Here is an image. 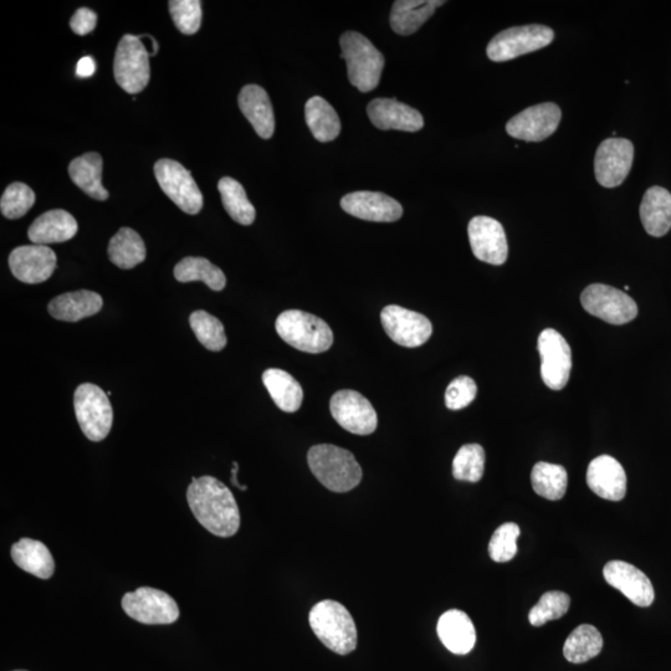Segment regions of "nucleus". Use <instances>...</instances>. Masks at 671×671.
Listing matches in <instances>:
<instances>
[{"mask_svg": "<svg viewBox=\"0 0 671 671\" xmlns=\"http://www.w3.org/2000/svg\"><path fill=\"white\" fill-rule=\"evenodd\" d=\"M562 112L553 102L529 107L507 122L506 132L516 140L541 142L556 132Z\"/></svg>", "mask_w": 671, "mask_h": 671, "instance_id": "obj_16", "label": "nucleus"}, {"mask_svg": "<svg viewBox=\"0 0 671 671\" xmlns=\"http://www.w3.org/2000/svg\"><path fill=\"white\" fill-rule=\"evenodd\" d=\"M332 417L347 432L370 435L376 432L378 418L375 408L366 397L356 391L343 389L331 398Z\"/></svg>", "mask_w": 671, "mask_h": 671, "instance_id": "obj_14", "label": "nucleus"}, {"mask_svg": "<svg viewBox=\"0 0 671 671\" xmlns=\"http://www.w3.org/2000/svg\"><path fill=\"white\" fill-rule=\"evenodd\" d=\"M519 525L507 522L494 532L489 544L491 560L499 563L509 562L516 556L517 539L520 536Z\"/></svg>", "mask_w": 671, "mask_h": 671, "instance_id": "obj_43", "label": "nucleus"}, {"mask_svg": "<svg viewBox=\"0 0 671 671\" xmlns=\"http://www.w3.org/2000/svg\"><path fill=\"white\" fill-rule=\"evenodd\" d=\"M187 501L204 529L218 537H232L239 531L240 511L232 491L213 476L193 478Z\"/></svg>", "mask_w": 671, "mask_h": 671, "instance_id": "obj_1", "label": "nucleus"}, {"mask_svg": "<svg viewBox=\"0 0 671 671\" xmlns=\"http://www.w3.org/2000/svg\"><path fill=\"white\" fill-rule=\"evenodd\" d=\"M555 39V32L546 25H522L496 34L486 49L491 61L504 63L521 55L544 49Z\"/></svg>", "mask_w": 671, "mask_h": 671, "instance_id": "obj_8", "label": "nucleus"}, {"mask_svg": "<svg viewBox=\"0 0 671 671\" xmlns=\"http://www.w3.org/2000/svg\"><path fill=\"white\" fill-rule=\"evenodd\" d=\"M444 3L442 0H397L389 18L393 32L404 37L416 33Z\"/></svg>", "mask_w": 671, "mask_h": 671, "instance_id": "obj_28", "label": "nucleus"}, {"mask_svg": "<svg viewBox=\"0 0 671 671\" xmlns=\"http://www.w3.org/2000/svg\"><path fill=\"white\" fill-rule=\"evenodd\" d=\"M97 24V15L89 8H80L76 10L73 18L70 20V27L75 34L84 37V35L94 32Z\"/></svg>", "mask_w": 671, "mask_h": 671, "instance_id": "obj_45", "label": "nucleus"}, {"mask_svg": "<svg viewBox=\"0 0 671 671\" xmlns=\"http://www.w3.org/2000/svg\"><path fill=\"white\" fill-rule=\"evenodd\" d=\"M35 193L27 184L15 182L5 189L0 209L2 214L8 219H19L33 208L35 204Z\"/></svg>", "mask_w": 671, "mask_h": 671, "instance_id": "obj_41", "label": "nucleus"}, {"mask_svg": "<svg viewBox=\"0 0 671 671\" xmlns=\"http://www.w3.org/2000/svg\"><path fill=\"white\" fill-rule=\"evenodd\" d=\"M604 580L622 592L638 607H649L654 602L652 582L639 568L623 561L608 562L603 568Z\"/></svg>", "mask_w": 671, "mask_h": 671, "instance_id": "obj_19", "label": "nucleus"}, {"mask_svg": "<svg viewBox=\"0 0 671 671\" xmlns=\"http://www.w3.org/2000/svg\"><path fill=\"white\" fill-rule=\"evenodd\" d=\"M341 207L352 217L376 223H392L402 218L403 208L396 199L377 192H355L341 199Z\"/></svg>", "mask_w": 671, "mask_h": 671, "instance_id": "obj_20", "label": "nucleus"}, {"mask_svg": "<svg viewBox=\"0 0 671 671\" xmlns=\"http://www.w3.org/2000/svg\"><path fill=\"white\" fill-rule=\"evenodd\" d=\"M276 332L296 350L322 353L334 343V332L320 317L300 310L283 312L276 320Z\"/></svg>", "mask_w": 671, "mask_h": 671, "instance_id": "obj_5", "label": "nucleus"}, {"mask_svg": "<svg viewBox=\"0 0 671 671\" xmlns=\"http://www.w3.org/2000/svg\"><path fill=\"white\" fill-rule=\"evenodd\" d=\"M243 115L252 124L254 130L264 140H269L275 132V116L270 97L263 87L244 86L238 97Z\"/></svg>", "mask_w": 671, "mask_h": 671, "instance_id": "obj_23", "label": "nucleus"}, {"mask_svg": "<svg viewBox=\"0 0 671 671\" xmlns=\"http://www.w3.org/2000/svg\"><path fill=\"white\" fill-rule=\"evenodd\" d=\"M470 247L476 259L491 265H503L509 256V245L503 225L498 220L475 217L468 227Z\"/></svg>", "mask_w": 671, "mask_h": 671, "instance_id": "obj_17", "label": "nucleus"}, {"mask_svg": "<svg viewBox=\"0 0 671 671\" xmlns=\"http://www.w3.org/2000/svg\"><path fill=\"white\" fill-rule=\"evenodd\" d=\"M342 59L347 63L350 83L361 92L375 90L381 81L384 56L365 35L347 32L340 39Z\"/></svg>", "mask_w": 671, "mask_h": 671, "instance_id": "obj_4", "label": "nucleus"}, {"mask_svg": "<svg viewBox=\"0 0 671 671\" xmlns=\"http://www.w3.org/2000/svg\"><path fill=\"white\" fill-rule=\"evenodd\" d=\"M76 419L91 442L107 438L114 422V412L107 393L92 383L80 384L74 394Z\"/></svg>", "mask_w": 671, "mask_h": 671, "instance_id": "obj_6", "label": "nucleus"}, {"mask_svg": "<svg viewBox=\"0 0 671 671\" xmlns=\"http://www.w3.org/2000/svg\"><path fill=\"white\" fill-rule=\"evenodd\" d=\"M109 258L120 269H132L146 260V245L140 234L131 228H121L109 244Z\"/></svg>", "mask_w": 671, "mask_h": 671, "instance_id": "obj_33", "label": "nucleus"}, {"mask_svg": "<svg viewBox=\"0 0 671 671\" xmlns=\"http://www.w3.org/2000/svg\"><path fill=\"white\" fill-rule=\"evenodd\" d=\"M263 382L270 397L281 411L286 413L299 411L302 399H304V391L293 376L278 368H270L264 372Z\"/></svg>", "mask_w": 671, "mask_h": 671, "instance_id": "obj_31", "label": "nucleus"}, {"mask_svg": "<svg viewBox=\"0 0 671 671\" xmlns=\"http://www.w3.org/2000/svg\"><path fill=\"white\" fill-rule=\"evenodd\" d=\"M587 484L599 498L621 501L627 494V474L621 463L609 455H601L588 466Z\"/></svg>", "mask_w": 671, "mask_h": 671, "instance_id": "obj_21", "label": "nucleus"}, {"mask_svg": "<svg viewBox=\"0 0 671 671\" xmlns=\"http://www.w3.org/2000/svg\"><path fill=\"white\" fill-rule=\"evenodd\" d=\"M437 632L440 642L454 654H469L475 647L476 630L468 614L450 609L439 618Z\"/></svg>", "mask_w": 671, "mask_h": 671, "instance_id": "obj_25", "label": "nucleus"}, {"mask_svg": "<svg viewBox=\"0 0 671 671\" xmlns=\"http://www.w3.org/2000/svg\"><path fill=\"white\" fill-rule=\"evenodd\" d=\"M79 225L69 212L63 209L49 210L35 219L28 230L30 242L37 245L65 243L78 233Z\"/></svg>", "mask_w": 671, "mask_h": 671, "instance_id": "obj_24", "label": "nucleus"}, {"mask_svg": "<svg viewBox=\"0 0 671 671\" xmlns=\"http://www.w3.org/2000/svg\"><path fill=\"white\" fill-rule=\"evenodd\" d=\"M122 609L128 617L147 626H165L179 618L178 604L168 593L152 587H141L122 598Z\"/></svg>", "mask_w": 671, "mask_h": 671, "instance_id": "obj_9", "label": "nucleus"}, {"mask_svg": "<svg viewBox=\"0 0 671 671\" xmlns=\"http://www.w3.org/2000/svg\"><path fill=\"white\" fill-rule=\"evenodd\" d=\"M311 629L325 647L336 654L347 655L357 647V628L351 613L341 603L322 601L311 609Z\"/></svg>", "mask_w": 671, "mask_h": 671, "instance_id": "obj_3", "label": "nucleus"}, {"mask_svg": "<svg viewBox=\"0 0 671 671\" xmlns=\"http://www.w3.org/2000/svg\"><path fill=\"white\" fill-rule=\"evenodd\" d=\"M102 168L104 162L99 153L90 152L75 158L69 166V174L73 182L96 201H106L109 192L102 186Z\"/></svg>", "mask_w": 671, "mask_h": 671, "instance_id": "obj_30", "label": "nucleus"}, {"mask_svg": "<svg viewBox=\"0 0 671 671\" xmlns=\"http://www.w3.org/2000/svg\"><path fill=\"white\" fill-rule=\"evenodd\" d=\"M531 483L535 493L542 498L561 500L567 491V471L561 465L540 462L532 469Z\"/></svg>", "mask_w": 671, "mask_h": 671, "instance_id": "obj_37", "label": "nucleus"}, {"mask_svg": "<svg viewBox=\"0 0 671 671\" xmlns=\"http://www.w3.org/2000/svg\"><path fill=\"white\" fill-rule=\"evenodd\" d=\"M95 71V60L90 58V56H84L83 59H80L78 66H76V75L79 78H90V76L95 74Z\"/></svg>", "mask_w": 671, "mask_h": 671, "instance_id": "obj_46", "label": "nucleus"}, {"mask_svg": "<svg viewBox=\"0 0 671 671\" xmlns=\"http://www.w3.org/2000/svg\"><path fill=\"white\" fill-rule=\"evenodd\" d=\"M634 160V146L627 138H608L599 145L594 174L604 188H616L626 181Z\"/></svg>", "mask_w": 671, "mask_h": 671, "instance_id": "obj_13", "label": "nucleus"}, {"mask_svg": "<svg viewBox=\"0 0 671 671\" xmlns=\"http://www.w3.org/2000/svg\"><path fill=\"white\" fill-rule=\"evenodd\" d=\"M173 274L179 283L203 281L209 289L214 291H222L227 285V278H225L222 269L210 263L206 258L188 256V258L179 261Z\"/></svg>", "mask_w": 671, "mask_h": 671, "instance_id": "obj_35", "label": "nucleus"}, {"mask_svg": "<svg viewBox=\"0 0 671 671\" xmlns=\"http://www.w3.org/2000/svg\"><path fill=\"white\" fill-rule=\"evenodd\" d=\"M150 51L140 37L127 34L117 45L114 74L117 84L128 94L136 95L150 83Z\"/></svg>", "mask_w": 671, "mask_h": 671, "instance_id": "obj_7", "label": "nucleus"}, {"mask_svg": "<svg viewBox=\"0 0 671 671\" xmlns=\"http://www.w3.org/2000/svg\"><path fill=\"white\" fill-rule=\"evenodd\" d=\"M570 604L571 598L565 592L551 591L545 593L529 613L531 626L541 627L547 622L562 618L570 609Z\"/></svg>", "mask_w": 671, "mask_h": 671, "instance_id": "obj_40", "label": "nucleus"}, {"mask_svg": "<svg viewBox=\"0 0 671 671\" xmlns=\"http://www.w3.org/2000/svg\"><path fill=\"white\" fill-rule=\"evenodd\" d=\"M367 114L379 130L417 132L424 127L422 114L396 99H375L367 106Z\"/></svg>", "mask_w": 671, "mask_h": 671, "instance_id": "obj_22", "label": "nucleus"}, {"mask_svg": "<svg viewBox=\"0 0 671 671\" xmlns=\"http://www.w3.org/2000/svg\"><path fill=\"white\" fill-rule=\"evenodd\" d=\"M223 207L230 218L240 225H252L256 218L255 208L250 203L244 187L234 178L224 177L218 183Z\"/></svg>", "mask_w": 671, "mask_h": 671, "instance_id": "obj_36", "label": "nucleus"}, {"mask_svg": "<svg viewBox=\"0 0 671 671\" xmlns=\"http://www.w3.org/2000/svg\"><path fill=\"white\" fill-rule=\"evenodd\" d=\"M485 470V452L479 444H466L459 449L453 460L454 478L469 483H478Z\"/></svg>", "mask_w": 671, "mask_h": 671, "instance_id": "obj_39", "label": "nucleus"}, {"mask_svg": "<svg viewBox=\"0 0 671 671\" xmlns=\"http://www.w3.org/2000/svg\"><path fill=\"white\" fill-rule=\"evenodd\" d=\"M476 393L478 387L473 378L468 376L455 378L445 392V404L452 411H460L474 402Z\"/></svg>", "mask_w": 671, "mask_h": 671, "instance_id": "obj_44", "label": "nucleus"}, {"mask_svg": "<svg viewBox=\"0 0 671 671\" xmlns=\"http://www.w3.org/2000/svg\"><path fill=\"white\" fill-rule=\"evenodd\" d=\"M603 649L601 632L591 624L577 627L563 645V655L568 662L582 664L596 658Z\"/></svg>", "mask_w": 671, "mask_h": 671, "instance_id": "obj_34", "label": "nucleus"}, {"mask_svg": "<svg viewBox=\"0 0 671 671\" xmlns=\"http://www.w3.org/2000/svg\"><path fill=\"white\" fill-rule=\"evenodd\" d=\"M381 320L384 331L399 346H422L433 334L432 322L428 317L401 306L384 307Z\"/></svg>", "mask_w": 671, "mask_h": 671, "instance_id": "obj_15", "label": "nucleus"}, {"mask_svg": "<svg viewBox=\"0 0 671 671\" xmlns=\"http://www.w3.org/2000/svg\"><path fill=\"white\" fill-rule=\"evenodd\" d=\"M640 219L652 237L667 235L671 229V193L663 187L649 188L640 204Z\"/></svg>", "mask_w": 671, "mask_h": 671, "instance_id": "obj_27", "label": "nucleus"}, {"mask_svg": "<svg viewBox=\"0 0 671 671\" xmlns=\"http://www.w3.org/2000/svg\"><path fill=\"white\" fill-rule=\"evenodd\" d=\"M14 671H28V670H14Z\"/></svg>", "mask_w": 671, "mask_h": 671, "instance_id": "obj_48", "label": "nucleus"}, {"mask_svg": "<svg viewBox=\"0 0 671 671\" xmlns=\"http://www.w3.org/2000/svg\"><path fill=\"white\" fill-rule=\"evenodd\" d=\"M312 474L334 493H347L362 480V469L355 455L331 444L315 445L307 454Z\"/></svg>", "mask_w": 671, "mask_h": 671, "instance_id": "obj_2", "label": "nucleus"}, {"mask_svg": "<svg viewBox=\"0 0 671 671\" xmlns=\"http://www.w3.org/2000/svg\"><path fill=\"white\" fill-rule=\"evenodd\" d=\"M12 558L15 565L40 580H49L54 575V558L43 542L27 537L19 540L12 546Z\"/></svg>", "mask_w": 671, "mask_h": 671, "instance_id": "obj_29", "label": "nucleus"}, {"mask_svg": "<svg viewBox=\"0 0 671 671\" xmlns=\"http://www.w3.org/2000/svg\"><path fill=\"white\" fill-rule=\"evenodd\" d=\"M541 357V377L548 388L561 391L570 381L572 370L571 347L560 332L547 329L541 332L537 343Z\"/></svg>", "mask_w": 671, "mask_h": 671, "instance_id": "obj_12", "label": "nucleus"}, {"mask_svg": "<svg viewBox=\"0 0 671 671\" xmlns=\"http://www.w3.org/2000/svg\"><path fill=\"white\" fill-rule=\"evenodd\" d=\"M189 324H191L198 341L207 350L219 352L227 346L224 326L217 317L208 314L206 311H196L189 317Z\"/></svg>", "mask_w": 671, "mask_h": 671, "instance_id": "obj_38", "label": "nucleus"}, {"mask_svg": "<svg viewBox=\"0 0 671 671\" xmlns=\"http://www.w3.org/2000/svg\"><path fill=\"white\" fill-rule=\"evenodd\" d=\"M583 309L611 325H626L638 316L635 301L623 291L604 284H592L581 295Z\"/></svg>", "mask_w": 671, "mask_h": 671, "instance_id": "obj_11", "label": "nucleus"}, {"mask_svg": "<svg viewBox=\"0 0 671 671\" xmlns=\"http://www.w3.org/2000/svg\"><path fill=\"white\" fill-rule=\"evenodd\" d=\"M56 254L46 245H23L9 255V268L22 283H45L56 269Z\"/></svg>", "mask_w": 671, "mask_h": 671, "instance_id": "obj_18", "label": "nucleus"}, {"mask_svg": "<svg viewBox=\"0 0 671 671\" xmlns=\"http://www.w3.org/2000/svg\"><path fill=\"white\" fill-rule=\"evenodd\" d=\"M305 117L312 135L317 141L326 143L336 140L341 132V121L334 107L320 96L306 102Z\"/></svg>", "mask_w": 671, "mask_h": 671, "instance_id": "obj_32", "label": "nucleus"}, {"mask_svg": "<svg viewBox=\"0 0 671 671\" xmlns=\"http://www.w3.org/2000/svg\"><path fill=\"white\" fill-rule=\"evenodd\" d=\"M169 12L179 32L196 34L202 24V3L199 0H171Z\"/></svg>", "mask_w": 671, "mask_h": 671, "instance_id": "obj_42", "label": "nucleus"}, {"mask_svg": "<svg viewBox=\"0 0 671 671\" xmlns=\"http://www.w3.org/2000/svg\"><path fill=\"white\" fill-rule=\"evenodd\" d=\"M155 176L166 196L184 213L196 215L203 208V196L191 172L181 163L160 160L155 165Z\"/></svg>", "mask_w": 671, "mask_h": 671, "instance_id": "obj_10", "label": "nucleus"}, {"mask_svg": "<svg viewBox=\"0 0 671 671\" xmlns=\"http://www.w3.org/2000/svg\"><path fill=\"white\" fill-rule=\"evenodd\" d=\"M238 470H239V465L238 463H233V469H232V484L234 486H237L238 489L247 491L248 488L247 486L240 485L237 480V475H238Z\"/></svg>", "mask_w": 671, "mask_h": 671, "instance_id": "obj_47", "label": "nucleus"}, {"mask_svg": "<svg viewBox=\"0 0 671 671\" xmlns=\"http://www.w3.org/2000/svg\"><path fill=\"white\" fill-rule=\"evenodd\" d=\"M104 306L102 297L89 290L74 291L55 297L48 305V311L55 320L66 322H78L91 317L99 312Z\"/></svg>", "mask_w": 671, "mask_h": 671, "instance_id": "obj_26", "label": "nucleus"}]
</instances>
